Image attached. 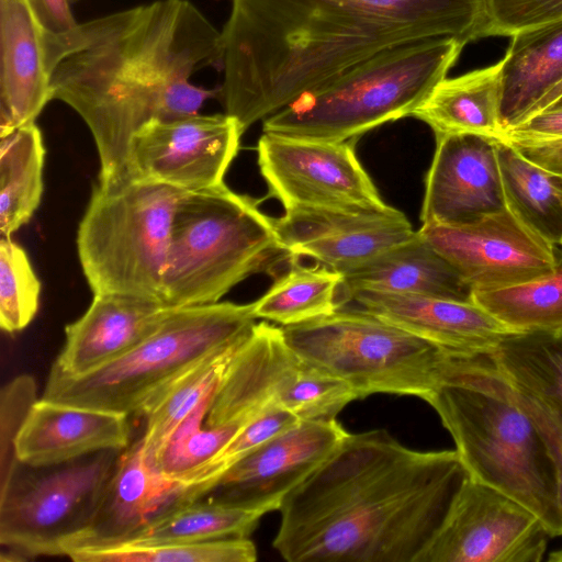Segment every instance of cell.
<instances>
[{
	"label": "cell",
	"mask_w": 562,
	"mask_h": 562,
	"mask_svg": "<svg viewBox=\"0 0 562 562\" xmlns=\"http://www.w3.org/2000/svg\"><path fill=\"white\" fill-rule=\"evenodd\" d=\"M562 80V19L519 32L502 59V114L508 128Z\"/></svg>",
	"instance_id": "d4e9b609"
},
{
	"label": "cell",
	"mask_w": 562,
	"mask_h": 562,
	"mask_svg": "<svg viewBox=\"0 0 562 562\" xmlns=\"http://www.w3.org/2000/svg\"><path fill=\"white\" fill-rule=\"evenodd\" d=\"M262 200L220 186L183 191L173 213L161 302L170 308L217 303L256 273L277 277L291 255Z\"/></svg>",
	"instance_id": "5b68a950"
},
{
	"label": "cell",
	"mask_w": 562,
	"mask_h": 562,
	"mask_svg": "<svg viewBox=\"0 0 562 562\" xmlns=\"http://www.w3.org/2000/svg\"><path fill=\"white\" fill-rule=\"evenodd\" d=\"M220 63L222 32L189 0H156L46 32L52 100L88 125L101 186L133 180L132 145L146 124L196 114L215 95L190 78Z\"/></svg>",
	"instance_id": "6da1fadb"
},
{
	"label": "cell",
	"mask_w": 562,
	"mask_h": 562,
	"mask_svg": "<svg viewBox=\"0 0 562 562\" xmlns=\"http://www.w3.org/2000/svg\"><path fill=\"white\" fill-rule=\"evenodd\" d=\"M436 137L474 135L501 144L507 127L502 114V59L442 79L413 112Z\"/></svg>",
	"instance_id": "cb8c5ba5"
},
{
	"label": "cell",
	"mask_w": 562,
	"mask_h": 562,
	"mask_svg": "<svg viewBox=\"0 0 562 562\" xmlns=\"http://www.w3.org/2000/svg\"><path fill=\"white\" fill-rule=\"evenodd\" d=\"M485 0H232L222 32L225 113L245 132L390 48L484 37Z\"/></svg>",
	"instance_id": "7a4b0ae2"
},
{
	"label": "cell",
	"mask_w": 562,
	"mask_h": 562,
	"mask_svg": "<svg viewBox=\"0 0 562 562\" xmlns=\"http://www.w3.org/2000/svg\"><path fill=\"white\" fill-rule=\"evenodd\" d=\"M561 102H562V98H561L557 103H561ZM557 103H555V104H557ZM553 105H554V104H553Z\"/></svg>",
	"instance_id": "681fc988"
},
{
	"label": "cell",
	"mask_w": 562,
	"mask_h": 562,
	"mask_svg": "<svg viewBox=\"0 0 562 562\" xmlns=\"http://www.w3.org/2000/svg\"><path fill=\"white\" fill-rule=\"evenodd\" d=\"M508 381L514 398L531 417L553 462L562 518V406L542 394L515 383L509 379Z\"/></svg>",
	"instance_id": "b9f144b4"
},
{
	"label": "cell",
	"mask_w": 562,
	"mask_h": 562,
	"mask_svg": "<svg viewBox=\"0 0 562 562\" xmlns=\"http://www.w3.org/2000/svg\"><path fill=\"white\" fill-rule=\"evenodd\" d=\"M451 435L468 476L517 501L562 536L557 477L547 446L492 355L449 352L426 400Z\"/></svg>",
	"instance_id": "277c9868"
},
{
	"label": "cell",
	"mask_w": 562,
	"mask_h": 562,
	"mask_svg": "<svg viewBox=\"0 0 562 562\" xmlns=\"http://www.w3.org/2000/svg\"><path fill=\"white\" fill-rule=\"evenodd\" d=\"M406 216L393 206L364 207H291L280 217H272L283 248L290 254L303 244L339 236L353 231L376 227Z\"/></svg>",
	"instance_id": "d6a6232c"
},
{
	"label": "cell",
	"mask_w": 562,
	"mask_h": 562,
	"mask_svg": "<svg viewBox=\"0 0 562 562\" xmlns=\"http://www.w3.org/2000/svg\"><path fill=\"white\" fill-rule=\"evenodd\" d=\"M348 434L337 419L300 420L233 464L207 497L263 515L279 510Z\"/></svg>",
	"instance_id": "2e32d148"
},
{
	"label": "cell",
	"mask_w": 562,
	"mask_h": 562,
	"mask_svg": "<svg viewBox=\"0 0 562 562\" xmlns=\"http://www.w3.org/2000/svg\"><path fill=\"white\" fill-rule=\"evenodd\" d=\"M299 357L281 327L256 323L228 361L205 418L206 426L246 425L276 398Z\"/></svg>",
	"instance_id": "7402d4cb"
},
{
	"label": "cell",
	"mask_w": 562,
	"mask_h": 562,
	"mask_svg": "<svg viewBox=\"0 0 562 562\" xmlns=\"http://www.w3.org/2000/svg\"><path fill=\"white\" fill-rule=\"evenodd\" d=\"M262 516L260 512L205 496L177 509L125 544L186 543L248 538Z\"/></svg>",
	"instance_id": "f1b7e54d"
},
{
	"label": "cell",
	"mask_w": 562,
	"mask_h": 562,
	"mask_svg": "<svg viewBox=\"0 0 562 562\" xmlns=\"http://www.w3.org/2000/svg\"><path fill=\"white\" fill-rule=\"evenodd\" d=\"M418 232L470 291L514 286L560 266L557 240L525 212L507 180L498 209L464 222L424 224Z\"/></svg>",
	"instance_id": "8fae6325"
},
{
	"label": "cell",
	"mask_w": 562,
	"mask_h": 562,
	"mask_svg": "<svg viewBox=\"0 0 562 562\" xmlns=\"http://www.w3.org/2000/svg\"><path fill=\"white\" fill-rule=\"evenodd\" d=\"M506 135L528 138L562 137V102L537 113L513 128H508Z\"/></svg>",
	"instance_id": "ee69618b"
},
{
	"label": "cell",
	"mask_w": 562,
	"mask_h": 562,
	"mask_svg": "<svg viewBox=\"0 0 562 562\" xmlns=\"http://www.w3.org/2000/svg\"><path fill=\"white\" fill-rule=\"evenodd\" d=\"M344 278L325 266L306 267L291 256L271 288L254 303L257 318L281 326L329 315L345 306Z\"/></svg>",
	"instance_id": "4316f807"
},
{
	"label": "cell",
	"mask_w": 562,
	"mask_h": 562,
	"mask_svg": "<svg viewBox=\"0 0 562 562\" xmlns=\"http://www.w3.org/2000/svg\"><path fill=\"white\" fill-rule=\"evenodd\" d=\"M280 327L299 358L349 383L359 398L387 393L426 401L441 384L449 351L364 310Z\"/></svg>",
	"instance_id": "9c48e42d"
},
{
	"label": "cell",
	"mask_w": 562,
	"mask_h": 562,
	"mask_svg": "<svg viewBox=\"0 0 562 562\" xmlns=\"http://www.w3.org/2000/svg\"><path fill=\"white\" fill-rule=\"evenodd\" d=\"M465 476L456 449L348 434L285 496L272 546L289 562H415Z\"/></svg>",
	"instance_id": "3957f363"
},
{
	"label": "cell",
	"mask_w": 562,
	"mask_h": 562,
	"mask_svg": "<svg viewBox=\"0 0 562 562\" xmlns=\"http://www.w3.org/2000/svg\"><path fill=\"white\" fill-rule=\"evenodd\" d=\"M130 416L40 398L15 441L18 460L31 467L70 462L131 445Z\"/></svg>",
	"instance_id": "44dd1931"
},
{
	"label": "cell",
	"mask_w": 562,
	"mask_h": 562,
	"mask_svg": "<svg viewBox=\"0 0 562 562\" xmlns=\"http://www.w3.org/2000/svg\"><path fill=\"white\" fill-rule=\"evenodd\" d=\"M548 561L550 562H562V550H555L549 553Z\"/></svg>",
	"instance_id": "7dc6e473"
},
{
	"label": "cell",
	"mask_w": 562,
	"mask_h": 562,
	"mask_svg": "<svg viewBox=\"0 0 562 562\" xmlns=\"http://www.w3.org/2000/svg\"><path fill=\"white\" fill-rule=\"evenodd\" d=\"M491 355L510 381L562 406V331L515 334Z\"/></svg>",
	"instance_id": "4dcf8cb0"
},
{
	"label": "cell",
	"mask_w": 562,
	"mask_h": 562,
	"mask_svg": "<svg viewBox=\"0 0 562 562\" xmlns=\"http://www.w3.org/2000/svg\"><path fill=\"white\" fill-rule=\"evenodd\" d=\"M464 45L440 36L381 52L266 117L262 132L353 142L384 123L412 116L447 78Z\"/></svg>",
	"instance_id": "8992f818"
},
{
	"label": "cell",
	"mask_w": 562,
	"mask_h": 562,
	"mask_svg": "<svg viewBox=\"0 0 562 562\" xmlns=\"http://www.w3.org/2000/svg\"><path fill=\"white\" fill-rule=\"evenodd\" d=\"M173 310L132 294H93L85 314L65 327V344L52 369L68 376L93 372L148 338Z\"/></svg>",
	"instance_id": "d6986e66"
},
{
	"label": "cell",
	"mask_w": 562,
	"mask_h": 562,
	"mask_svg": "<svg viewBox=\"0 0 562 562\" xmlns=\"http://www.w3.org/2000/svg\"><path fill=\"white\" fill-rule=\"evenodd\" d=\"M46 32L33 0H0V137L52 100Z\"/></svg>",
	"instance_id": "ffe728a7"
},
{
	"label": "cell",
	"mask_w": 562,
	"mask_h": 562,
	"mask_svg": "<svg viewBox=\"0 0 562 562\" xmlns=\"http://www.w3.org/2000/svg\"><path fill=\"white\" fill-rule=\"evenodd\" d=\"M220 480L166 475L144 456L142 439L124 449L90 524L64 547V555L134 540L151 525L207 496Z\"/></svg>",
	"instance_id": "5bb4252c"
},
{
	"label": "cell",
	"mask_w": 562,
	"mask_h": 562,
	"mask_svg": "<svg viewBox=\"0 0 562 562\" xmlns=\"http://www.w3.org/2000/svg\"><path fill=\"white\" fill-rule=\"evenodd\" d=\"M256 319L254 303L175 308L148 338L93 372L68 376L50 369L41 398L139 415L158 392L204 357L245 337Z\"/></svg>",
	"instance_id": "52a82bcc"
},
{
	"label": "cell",
	"mask_w": 562,
	"mask_h": 562,
	"mask_svg": "<svg viewBox=\"0 0 562 562\" xmlns=\"http://www.w3.org/2000/svg\"><path fill=\"white\" fill-rule=\"evenodd\" d=\"M341 274L345 305L359 291L470 300L469 288L418 231Z\"/></svg>",
	"instance_id": "603a6c76"
},
{
	"label": "cell",
	"mask_w": 562,
	"mask_h": 562,
	"mask_svg": "<svg viewBox=\"0 0 562 562\" xmlns=\"http://www.w3.org/2000/svg\"><path fill=\"white\" fill-rule=\"evenodd\" d=\"M470 300L518 333L562 331V267L514 286L472 290Z\"/></svg>",
	"instance_id": "f546056e"
},
{
	"label": "cell",
	"mask_w": 562,
	"mask_h": 562,
	"mask_svg": "<svg viewBox=\"0 0 562 562\" xmlns=\"http://www.w3.org/2000/svg\"><path fill=\"white\" fill-rule=\"evenodd\" d=\"M557 244L561 247L562 249V233L561 235L559 236V238L557 239Z\"/></svg>",
	"instance_id": "c3c4849f"
},
{
	"label": "cell",
	"mask_w": 562,
	"mask_h": 562,
	"mask_svg": "<svg viewBox=\"0 0 562 562\" xmlns=\"http://www.w3.org/2000/svg\"><path fill=\"white\" fill-rule=\"evenodd\" d=\"M41 282L25 250L9 236L0 239V327L13 334L25 328L38 310Z\"/></svg>",
	"instance_id": "8d00e7d4"
},
{
	"label": "cell",
	"mask_w": 562,
	"mask_h": 562,
	"mask_svg": "<svg viewBox=\"0 0 562 562\" xmlns=\"http://www.w3.org/2000/svg\"><path fill=\"white\" fill-rule=\"evenodd\" d=\"M358 398L349 383L300 358L282 381L276 402L299 420L329 422Z\"/></svg>",
	"instance_id": "e575fe53"
},
{
	"label": "cell",
	"mask_w": 562,
	"mask_h": 562,
	"mask_svg": "<svg viewBox=\"0 0 562 562\" xmlns=\"http://www.w3.org/2000/svg\"><path fill=\"white\" fill-rule=\"evenodd\" d=\"M362 310L451 353L490 355L519 334L471 300L359 291Z\"/></svg>",
	"instance_id": "ac0fdd59"
},
{
	"label": "cell",
	"mask_w": 562,
	"mask_h": 562,
	"mask_svg": "<svg viewBox=\"0 0 562 562\" xmlns=\"http://www.w3.org/2000/svg\"><path fill=\"white\" fill-rule=\"evenodd\" d=\"M213 396L201 402L171 437L157 464L166 475L181 480L223 476L210 464L245 425L206 426Z\"/></svg>",
	"instance_id": "1f68e13d"
},
{
	"label": "cell",
	"mask_w": 562,
	"mask_h": 562,
	"mask_svg": "<svg viewBox=\"0 0 562 562\" xmlns=\"http://www.w3.org/2000/svg\"><path fill=\"white\" fill-rule=\"evenodd\" d=\"M498 144L474 135L436 137L420 211L424 224L472 220L504 203Z\"/></svg>",
	"instance_id": "e0dca14e"
},
{
	"label": "cell",
	"mask_w": 562,
	"mask_h": 562,
	"mask_svg": "<svg viewBox=\"0 0 562 562\" xmlns=\"http://www.w3.org/2000/svg\"><path fill=\"white\" fill-rule=\"evenodd\" d=\"M122 451L50 467L19 462L0 485L1 560L64 555L65 544L90 524Z\"/></svg>",
	"instance_id": "30bf717a"
},
{
	"label": "cell",
	"mask_w": 562,
	"mask_h": 562,
	"mask_svg": "<svg viewBox=\"0 0 562 562\" xmlns=\"http://www.w3.org/2000/svg\"><path fill=\"white\" fill-rule=\"evenodd\" d=\"M247 335L204 357L143 408L139 415L145 418V428L140 439L145 459L151 465L157 468L171 437L186 418L201 402L214 395L228 361Z\"/></svg>",
	"instance_id": "484cf974"
},
{
	"label": "cell",
	"mask_w": 562,
	"mask_h": 562,
	"mask_svg": "<svg viewBox=\"0 0 562 562\" xmlns=\"http://www.w3.org/2000/svg\"><path fill=\"white\" fill-rule=\"evenodd\" d=\"M183 191L143 180L93 187L79 223L77 250L93 294L161 302L177 202Z\"/></svg>",
	"instance_id": "ba28073f"
},
{
	"label": "cell",
	"mask_w": 562,
	"mask_h": 562,
	"mask_svg": "<svg viewBox=\"0 0 562 562\" xmlns=\"http://www.w3.org/2000/svg\"><path fill=\"white\" fill-rule=\"evenodd\" d=\"M257 162L266 198L291 207L386 209L352 142H328L262 132Z\"/></svg>",
	"instance_id": "4fadbf2b"
},
{
	"label": "cell",
	"mask_w": 562,
	"mask_h": 562,
	"mask_svg": "<svg viewBox=\"0 0 562 562\" xmlns=\"http://www.w3.org/2000/svg\"><path fill=\"white\" fill-rule=\"evenodd\" d=\"M45 147L35 122L1 137L0 233L9 236L26 224L44 190Z\"/></svg>",
	"instance_id": "83f0119b"
},
{
	"label": "cell",
	"mask_w": 562,
	"mask_h": 562,
	"mask_svg": "<svg viewBox=\"0 0 562 562\" xmlns=\"http://www.w3.org/2000/svg\"><path fill=\"white\" fill-rule=\"evenodd\" d=\"M504 143L516 147L533 164L562 181V137L528 138L506 135Z\"/></svg>",
	"instance_id": "7bdbcfd3"
},
{
	"label": "cell",
	"mask_w": 562,
	"mask_h": 562,
	"mask_svg": "<svg viewBox=\"0 0 562 562\" xmlns=\"http://www.w3.org/2000/svg\"><path fill=\"white\" fill-rule=\"evenodd\" d=\"M71 1H78V0H71Z\"/></svg>",
	"instance_id": "f907efd6"
},
{
	"label": "cell",
	"mask_w": 562,
	"mask_h": 562,
	"mask_svg": "<svg viewBox=\"0 0 562 562\" xmlns=\"http://www.w3.org/2000/svg\"><path fill=\"white\" fill-rule=\"evenodd\" d=\"M68 558L76 562H254L257 549L248 537L205 542L123 544L79 550Z\"/></svg>",
	"instance_id": "836d02e7"
},
{
	"label": "cell",
	"mask_w": 562,
	"mask_h": 562,
	"mask_svg": "<svg viewBox=\"0 0 562 562\" xmlns=\"http://www.w3.org/2000/svg\"><path fill=\"white\" fill-rule=\"evenodd\" d=\"M244 131L226 113L155 120L134 137L133 180L164 183L182 191L224 183Z\"/></svg>",
	"instance_id": "9a60e30c"
},
{
	"label": "cell",
	"mask_w": 562,
	"mask_h": 562,
	"mask_svg": "<svg viewBox=\"0 0 562 562\" xmlns=\"http://www.w3.org/2000/svg\"><path fill=\"white\" fill-rule=\"evenodd\" d=\"M44 23L52 32L69 31L78 23L70 9V0H33Z\"/></svg>",
	"instance_id": "f6af8a7d"
},
{
	"label": "cell",
	"mask_w": 562,
	"mask_h": 562,
	"mask_svg": "<svg viewBox=\"0 0 562 562\" xmlns=\"http://www.w3.org/2000/svg\"><path fill=\"white\" fill-rule=\"evenodd\" d=\"M37 401L36 382L30 374L16 375L1 390L0 485L8 481L20 462L15 454V441Z\"/></svg>",
	"instance_id": "f35d334b"
},
{
	"label": "cell",
	"mask_w": 562,
	"mask_h": 562,
	"mask_svg": "<svg viewBox=\"0 0 562 562\" xmlns=\"http://www.w3.org/2000/svg\"><path fill=\"white\" fill-rule=\"evenodd\" d=\"M562 98V80L554 86L548 93H546L531 109L527 119L536 115L537 113L552 106ZM525 120V121H526ZM524 121V122H525Z\"/></svg>",
	"instance_id": "bcb514c9"
},
{
	"label": "cell",
	"mask_w": 562,
	"mask_h": 562,
	"mask_svg": "<svg viewBox=\"0 0 562 562\" xmlns=\"http://www.w3.org/2000/svg\"><path fill=\"white\" fill-rule=\"evenodd\" d=\"M498 157L513 194L537 224L562 214V181L509 144H498Z\"/></svg>",
	"instance_id": "74e56055"
},
{
	"label": "cell",
	"mask_w": 562,
	"mask_h": 562,
	"mask_svg": "<svg viewBox=\"0 0 562 562\" xmlns=\"http://www.w3.org/2000/svg\"><path fill=\"white\" fill-rule=\"evenodd\" d=\"M549 538L535 513L467 474L415 562H540Z\"/></svg>",
	"instance_id": "7c38bea8"
},
{
	"label": "cell",
	"mask_w": 562,
	"mask_h": 562,
	"mask_svg": "<svg viewBox=\"0 0 562 562\" xmlns=\"http://www.w3.org/2000/svg\"><path fill=\"white\" fill-rule=\"evenodd\" d=\"M485 36H513L562 19V0H485Z\"/></svg>",
	"instance_id": "ab89813d"
},
{
	"label": "cell",
	"mask_w": 562,
	"mask_h": 562,
	"mask_svg": "<svg viewBox=\"0 0 562 562\" xmlns=\"http://www.w3.org/2000/svg\"><path fill=\"white\" fill-rule=\"evenodd\" d=\"M300 422L291 412L270 404L248 422L215 457L210 468L225 473L233 464L272 437Z\"/></svg>",
	"instance_id": "60d3db41"
},
{
	"label": "cell",
	"mask_w": 562,
	"mask_h": 562,
	"mask_svg": "<svg viewBox=\"0 0 562 562\" xmlns=\"http://www.w3.org/2000/svg\"><path fill=\"white\" fill-rule=\"evenodd\" d=\"M414 234L415 231L405 217L390 224L310 241L295 247L290 255L312 258L342 273L407 240Z\"/></svg>",
	"instance_id": "d590c367"
}]
</instances>
